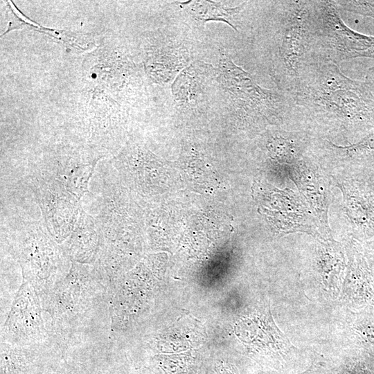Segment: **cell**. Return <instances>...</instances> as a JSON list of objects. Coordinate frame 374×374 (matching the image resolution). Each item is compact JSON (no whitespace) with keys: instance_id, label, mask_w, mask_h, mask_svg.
<instances>
[{"instance_id":"16","label":"cell","mask_w":374,"mask_h":374,"mask_svg":"<svg viewBox=\"0 0 374 374\" xmlns=\"http://www.w3.org/2000/svg\"><path fill=\"white\" fill-rule=\"evenodd\" d=\"M332 152L335 159L350 163H374V130L359 141L347 146L334 144Z\"/></svg>"},{"instance_id":"14","label":"cell","mask_w":374,"mask_h":374,"mask_svg":"<svg viewBox=\"0 0 374 374\" xmlns=\"http://www.w3.org/2000/svg\"><path fill=\"white\" fill-rule=\"evenodd\" d=\"M211 67L197 61L180 71L172 85L175 100L184 105L195 104L202 93L206 78L211 74Z\"/></svg>"},{"instance_id":"10","label":"cell","mask_w":374,"mask_h":374,"mask_svg":"<svg viewBox=\"0 0 374 374\" xmlns=\"http://www.w3.org/2000/svg\"><path fill=\"white\" fill-rule=\"evenodd\" d=\"M103 241V232L96 218L82 208L73 231L60 245L71 261L93 265Z\"/></svg>"},{"instance_id":"5","label":"cell","mask_w":374,"mask_h":374,"mask_svg":"<svg viewBox=\"0 0 374 374\" xmlns=\"http://www.w3.org/2000/svg\"><path fill=\"white\" fill-rule=\"evenodd\" d=\"M309 26L312 63L339 66L355 58L374 59V36L347 26L333 0L310 1Z\"/></svg>"},{"instance_id":"7","label":"cell","mask_w":374,"mask_h":374,"mask_svg":"<svg viewBox=\"0 0 374 374\" xmlns=\"http://www.w3.org/2000/svg\"><path fill=\"white\" fill-rule=\"evenodd\" d=\"M28 184L48 231L59 244H62L82 210L80 201L59 180L35 167L30 170Z\"/></svg>"},{"instance_id":"3","label":"cell","mask_w":374,"mask_h":374,"mask_svg":"<svg viewBox=\"0 0 374 374\" xmlns=\"http://www.w3.org/2000/svg\"><path fill=\"white\" fill-rule=\"evenodd\" d=\"M262 26L260 53L276 89L285 95L295 87L303 68L312 63L310 1L269 3Z\"/></svg>"},{"instance_id":"6","label":"cell","mask_w":374,"mask_h":374,"mask_svg":"<svg viewBox=\"0 0 374 374\" xmlns=\"http://www.w3.org/2000/svg\"><path fill=\"white\" fill-rule=\"evenodd\" d=\"M217 74L241 121L278 126L290 123V106L286 95L258 84L225 52L221 53Z\"/></svg>"},{"instance_id":"21","label":"cell","mask_w":374,"mask_h":374,"mask_svg":"<svg viewBox=\"0 0 374 374\" xmlns=\"http://www.w3.org/2000/svg\"><path fill=\"white\" fill-rule=\"evenodd\" d=\"M303 374H322V373L318 371H310L305 372Z\"/></svg>"},{"instance_id":"11","label":"cell","mask_w":374,"mask_h":374,"mask_svg":"<svg viewBox=\"0 0 374 374\" xmlns=\"http://www.w3.org/2000/svg\"><path fill=\"white\" fill-rule=\"evenodd\" d=\"M350 299L361 307L374 305V272L364 250L353 251L346 280Z\"/></svg>"},{"instance_id":"4","label":"cell","mask_w":374,"mask_h":374,"mask_svg":"<svg viewBox=\"0 0 374 374\" xmlns=\"http://www.w3.org/2000/svg\"><path fill=\"white\" fill-rule=\"evenodd\" d=\"M7 240L23 280L33 286L40 299L68 274L71 260L44 222L19 220L8 233Z\"/></svg>"},{"instance_id":"1","label":"cell","mask_w":374,"mask_h":374,"mask_svg":"<svg viewBox=\"0 0 374 374\" xmlns=\"http://www.w3.org/2000/svg\"><path fill=\"white\" fill-rule=\"evenodd\" d=\"M290 120L310 133L359 141L374 130V95L364 82L352 79L331 62H312L286 94Z\"/></svg>"},{"instance_id":"19","label":"cell","mask_w":374,"mask_h":374,"mask_svg":"<svg viewBox=\"0 0 374 374\" xmlns=\"http://www.w3.org/2000/svg\"><path fill=\"white\" fill-rule=\"evenodd\" d=\"M347 374H373V373L364 364L358 363L355 364Z\"/></svg>"},{"instance_id":"8","label":"cell","mask_w":374,"mask_h":374,"mask_svg":"<svg viewBox=\"0 0 374 374\" xmlns=\"http://www.w3.org/2000/svg\"><path fill=\"white\" fill-rule=\"evenodd\" d=\"M42 312L41 301L35 288L23 280L1 328V342L30 346L52 341L53 338Z\"/></svg>"},{"instance_id":"17","label":"cell","mask_w":374,"mask_h":374,"mask_svg":"<svg viewBox=\"0 0 374 374\" xmlns=\"http://www.w3.org/2000/svg\"><path fill=\"white\" fill-rule=\"evenodd\" d=\"M338 9L374 19V0H333Z\"/></svg>"},{"instance_id":"9","label":"cell","mask_w":374,"mask_h":374,"mask_svg":"<svg viewBox=\"0 0 374 374\" xmlns=\"http://www.w3.org/2000/svg\"><path fill=\"white\" fill-rule=\"evenodd\" d=\"M103 157L84 154L78 151H60L46 157L35 168L59 180L66 190L80 201L89 192L90 178L98 161Z\"/></svg>"},{"instance_id":"13","label":"cell","mask_w":374,"mask_h":374,"mask_svg":"<svg viewBox=\"0 0 374 374\" xmlns=\"http://www.w3.org/2000/svg\"><path fill=\"white\" fill-rule=\"evenodd\" d=\"M184 5L186 11L198 21H223L235 31L239 32L240 25H243V17L249 4L244 1L238 6L227 7L216 1H191Z\"/></svg>"},{"instance_id":"12","label":"cell","mask_w":374,"mask_h":374,"mask_svg":"<svg viewBox=\"0 0 374 374\" xmlns=\"http://www.w3.org/2000/svg\"><path fill=\"white\" fill-rule=\"evenodd\" d=\"M294 181L309 202L321 223L327 226L328 199L326 190L321 177L313 170L304 158L294 163Z\"/></svg>"},{"instance_id":"18","label":"cell","mask_w":374,"mask_h":374,"mask_svg":"<svg viewBox=\"0 0 374 374\" xmlns=\"http://www.w3.org/2000/svg\"><path fill=\"white\" fill-rule=\"evenodd\" d=\"M363 250L374 272V237L365 243Z\"/></svg>"},{"instance_id":"2","label":"cell","mask_w":374,"mask_h":374,"mask_svg":"<svg viewBox=\"0 0 374 374\" xmlns=\"http://www.w3.org/2000/svg\"><path fill=\"white\" fill-rule=\"evenodd\" d=\"M110 297L92 265L71 261L66 276L40 299L51 336L64 346L109 339Z\"/></svg>"},{"instance_id":"15","label":"cell","mask_w":374,"mask_h":374,"mask_svg":"<svg viewBox=\"0 0 374 374\" xmlns=\"http://www.w3.org/2000/svg\"><path fill=\"white\" fill-rule=\"evenodd\" d=\"M188 61L187 56L177 49H162L152 55L147 62V69L158 82H167L184 69Z\"/></svg>"},{"instance_id":"20","label":"cell","mask_w":374,"mask_h":374,"mask_svg":"<svg viewBox=\"0 0 374 374\" xmlns=\"http://www.w3.org/2000/svg\"><path fill=\"white\" fill-rule=\"evenodd\" d=\"M364 82L374 95V65L370 67L367 71Z\"/></svg>"}]
</instances>
